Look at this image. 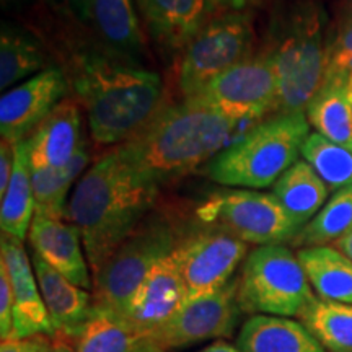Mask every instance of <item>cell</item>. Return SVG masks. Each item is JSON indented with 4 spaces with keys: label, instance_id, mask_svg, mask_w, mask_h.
Instances as JSON below:
<instances>
[{
    "label": "cell",
    "instance_id": "16",
    "mask_svg": "<svg viewBox=\"0 0 352 352\" xmlns=\"http://www.w3.org/2000/svg\"><path fill=\"white\" fill-rule=\"evenodd\" d=\"M188 289L173 254L162 258L132 294L124 315L151 336L182 310Z\"/></svg>",
    "mask_w": 352,
    "mask_h": 352
},
{
    "label": "cell",
    "instance_id": "23",
    "mask_svg": "<svg viewBox=\"0 0 352 352\" xmlns=\"http://www.w3.org/2000/svg\"><path fill=\"white\" fill-rule=\"evenodd\" d=\"M91 23L109 52L135 63L144 51L132 0H91Z\"/></svg>",
    "mask_w": 352,
    "mask_h": 352
},
{
    "label": "cell",
    "instance_id": "31",
    "mask_svg": "<svg viewBox=\"0 0 352 352\" xmlns=\"http://www.w3.org/2000/svg\"><path fill=\"white\" fill-rule=\"evenodd\" d=\"M352 230V186L340 189L329 197L316 217L298 232L294 246H321L336 241Z\"/></svg>",
    "mask_w": 352,
    "mask_h": 352
},
{
    "label": "cell",
    "instance_id": "37",
    "mask_svg": "<svg viewBox=\"0 0 352 352\" xmlns=\"http://www.w3.org/2000/svg\"><path fill=\"white\" fill-rule=\"evenodd\" d=\"M331 246H334L338 252H341L346 258H349L352 261V230L347 232L346 235L340 236L336 241H333Z\"/></svg>",
    "mask_w": 352,
    "mask_h": 352
},
{
    "label": "cell",
    "instance_id": "19",
    "mask_svg": "<svg viewBox=\"0 0 352 352\" xmlns=\"http://www.w3.org/2000/svg\"><path fill=\"white\" fill-rule=\"evenodd\" d=\"M32 263L56 334L77 340L90 316L94 294L70 283L38 254L33 253Z\"/></svg>",
    "mask_w": 352,
    "mask_h": 352
},
{
    "label": "cell",
    "instance_id": "1",
    "mask_svg": "<svg viewBox=\"0 0 352 352\" xmlns=\"http://www.w3.org/2000/svg\"><path fill=\"white\" fill-rule=\"evenodd\" d=\"M65 76L100 147H118L138 138L166 108L160 76L113 52L78 50Z\"/></svg>",
    "mask_w": 352,
    "mask_h": 352
},
{
    "label": "cell",
    "instance_id": "2",
    "mask_svg": "<svg viewBox=\"0 0 352 352\" xmlns=\"http://www.w3.org/2000/svg\"><path fill=\"white\" fill-rule=\"evenodd\" d=\"M157 184L135 170L118 147L101 155L80 176L67 204V220L82 235L91 274L147 217Z\"/></svg>",
    "mask_w": 352,
    "mask_h": 352
},
{
    "label": "cell",
    "instance_id": "3",
    "mask_svg": "<svg viewBox=\"0 0 352 352\" xmlns=\"http://www.w3.org/2000/svg\"><path fill=\"white\" fill-rule=\"evenodd\" d=\"M239 124L192 101L166 107L118 151L148 179L162 184L210 162L230 142Z\"/></svg>",
    "mask_w": 352,
    "mask_h": 352
},
{
    "label": "cell",
    "instance_id": "7",
    "mask_svg": "<svg viewBox=\"0 0 352 352\" xmlns=\"http://www.w3.org/2000/svg\"><path fill=\"white\" fill-rule=\"evenodd\" d=\"M179 241L168 220L144 219L94 276V305L124 315L132 294L162 258L173 253Z\"/></svg>",
    "mask_w": 352,
    "mask_h": 352
},
{
    "label": "cell",
    "instance_id": "35",
    "mask_svg": "<svg viewBox=\"0 0 352 352\" xmlns=\"http://www.w3.org/2000/svg\"><path fill=\"white\" fill-rule=\"evenodd\" d=\"M16 144L7 139H2V142H0V199L6 196L13 175V168H15Z\"/></svg>",
    "mask_w": 352,
    "mask_h": 352
},
{
    "label": "cell",
    "instance_id": "29",
    "mask_svg": "<svg viewBox=\"0 0 352 352\" xmlns=\"http://www.w3.org/2000/svg\"><path fill=\"white\" fill-rule=\"evenodd\" d=\"M298 320L328 352H352V305L316 297Z\"/></svg>",
    "mask_w": 352,
    "mask_h": 352
},
{
    "label": "cell",
    "instance_id": "33",
    "mask_svg": "<svg viewBox=\"0 0 352 352\" xmlns=\"http://www.w3.org/2000/svg\"><path fill=\"white\" fill-rule=\"evenodd\" d=\"M13 329V290L6 263L0 259V336L8 340Z\"/></svg>",
    "mask_w": 352,
    "mask_h": 352
},
{
    "label": "cell",
    "instance_id": "15",
    "mask_svg": "<svg viewBox=\"0 0 352 352\" xmlns=\"http://www.w3.org/2000/svg\"><path fill=\"white\" fill-rule=\"evenodd\" d=\"M153 41L162 50L183 52L209 21L232 7V0H138Z\"/></svg>",
    "mask_w": 352,
    "mask_h": 352
},
{
    "label": "cell",
    "instance_id": "8",
    "mask_svg": "<svg viewBox=\"0 0 352 352\" xmlns=\"http://www.w3.org/2000/svg\"><path fill=\"white\" fill-rule=\"evenodd\" d=\"M253 38L252 16L245 12H223L209 21L182 52L178 85L184 100L248 59Z\"/></svg>",
    "mask_w": 352,
    "mask_h": 352
},
{
    "label": "cell",
    "instance_id": "30",
    "mask_svg": "<svg viewBox=\"0 0 352 352\" xmlns=\"http://www.w3.org/2000/svg\"><path fill=\"white\" fill-rule=\"evenodd\" d=\"M302 157L314 166L329 191L352 186V144L333 142L311 132L302 147Z\"/></svg>",
    "mask_w": 352,
    "mask_h": 352
},
{
    "label": "cell",
    "instance_id": "4",
    "mask_svg": "<svg viewBox=\"0 0 352 352\" xmlns=\"http://www.w3.org/2000/svg\"><path fill=\"white\" fill-rule=\"evenodd\" d=\"M327 13L302 0L276 20L270 56L277 80V113H305L327 74Z\"/></svg>",
    "mask_w": 352,
    "mask_h": 352
},
{
    "label": "cell",
    "instance_id": "27",
    "mask_svg": "<svg viewBox=\"0 0 352 352\" xmlns=\"http://www.w3.org/2000/svg\"><path fill=\"white\" fill-rule=\"evenodd\" d=\"M0 228L3 235L20 241L28 239L36 204H34L32 166H30L28 145L26 140L16 144L15 168L8 184L6 196L0 199Z\"/></svg>",
    "mask_w": 352,
    "mask_h": 352
},
{
    "label": "cell",
    "instance_id": "34",
    "mask_svg": "<svg viewBox=\"0 0 352 352\" xmlns=\"http://www.w3.org/2000/svg\"><path fill=\"white\" fill-rule=\"evenodd\" d=\"M54 340L44 334L23 338V340H3L0 352H51Z\"/></svg>",
    "mask_w": 352,
    "mask_h": 352
},
{
    "label": "cell",
    "instance_id": "40",
    "mask_svg": "<svg viewBox=\"0 0 352 352\" xmlns=\"http://www.w3.org/2000/svg\"><path fill=\"white\" fill-rule=\"evenodd\" d=\"M51 352H76V349H72V347L64 341H54V346H52Z\"/></svg>",
    "mask_w": 352,
    "mask_h": 352
},
{
    "label": "cell",
    "instance_id": "21",
    "mask_svg": "<svg viewBox=\"0 0 352 352\" xmlns=\"http://www.w3.org/2000/svg\"><path fill=\"white\" fill-rule=\"evenodd\" d=\"M240 352H328L300 321L253 315L236 340Z\"/></svg>",
    "mask_w": 352,
    "mask_h": 352
},
{
    "label": "cell",
    "instance_id": "42",
    "mask_svg": "<svg viewBox=\"0 0 352 352\" xmlns=\"http://www.w3.org/2000/svg\"><path fill=\"white\" fill-rule=\"evenodd\" d=\"M248 0H232V7L233 8H241Z\"/></svg>",
    "mask_w": 352,
    "mask_h": 352
},
{
    "label": "cell",
    "instance_id": "26",
    "mask_svg": "<svg viewBox=\"0 0 352 352\" xmlns=\"http://www.w3.org/2000/svg\"><path fill=\"white\" fill-rule=\"evenodd\" d=\"M90 145L83 140L76 157L63 168H32L36 214L52 219H67L69 191L90 166Z\"/></svg>",
    "mask_w": 352,
    "mask_h": 352
},
{
    "label": "cell",
    "instance_id": "32",
    "mask_svg": "<svg viewBox=\"0 0 352 352\" xmlns=\"http://www.w3.org/2000/svg\"><path fill=\"white\" fill-rule=\"evenodd\" d=\"M327 70L352 74V19L346 20L328 39Z\"/></svg>",
    "mask_w": 352,
    "mask_h": 352
},
{
    "label": "cell",
    "instance_id": "17",
    "mask_svg": "<svg viewBox=\"0 0 352 352\" xmlns=\"http://www.w3.org/2000/svg\"><path fill=\"white\" fill-rule=\"evenodd\" d=\"M28 241L33 253L78 287L94 290L85 248L78 228L67 219L34 214Z\"/></svg>",
    "mask_w": 352,
    "mask_h": 352
},
{
    "label": "cell",
    "instance_id": "39",
    "mask_svg": "<svg viewBox=\"0 0 352 352\" xmlns=\"http://www.w3.org/2000/svg\"><path fill=\"white\" fill-rule=\"evenodd\" d=\"M34 0H2L3 7H25V6H30V3H33Z\"/></svg>",
    "mask_w": 352,
    "mask_h": 352
},
{
    "label": "cell",
    "instance_id": "6",
    "mask_svg": "<svg viewBox=\"0 0 352 352\" xmlns=\"http://www.w3.org/2000/svg\"><path fill=\"white\" fill-rule=\"evenodd\" d=\"M316 298L297 254L284 245L248 253L239 284L241 314L294 318Z\"/></svg>",
    "mask_w": 352,
    "mask_h": 352
},
{
    "label": "cell",
    "instance_id": "22",
    "mask_svg": "<svg viewBox=\"0 0 352 352\" xmlns=\"http://www.w3.org/2000/svg\"><path fill=\"white\" fill-rule=\"evenodd\" d=\"M272 195L302 230L328 202L329 188L308 162L297 160L274 183Z\"/></svg>",
    "mask_w": 352,
    "mask_h": 352
},
{
    "label": "cell",
    "instance_id": "41",
    "mask_svg": "<svg viewBox=\"0 0 352 352\" xmlns=\"http://www.w3.org/2000/svg\"><path fill=\"white\" fill-rule=\"evenodd\" d=\"M138 352H164V351H160V349H158V347H157L155 344H153V342H152L151 340H148L147 344L140 347V349H139Z\"/></svg>",
    "mask_w": 352,
    "mask_h": 352
},
{
    "label": "cell",
    "instance_id": "9",
    "mask_svg": "<svg viewBox=\"0 0 352 352\" xmlns=\"http://www.w3.org/2000/svg\"><path fill=\"white\" fill-rule=\"evenodd\" d=\"M196 215L204 226L227 230L248 245H284L300 232L272 192L254 189L215 192Z\"/></svg>",
    "mask_w": 352,
    "mask_h": 352
},
{
    "label": "cell",
    "instance_id": "38",
    "mask_svg": "<svg viewBox=\"0 0 352 352\" xmlns=\"http://www.w3.org/2000/svg\"><path fill=\"white\" fill-rule=\"evenodd\" d=\"M199 352H240V351L239 347L230 344V342L227 341H215Z\"/></svg>",
    "mask_w": 352,
    "mask_h": 352
},
{
    "label": "cell",
    "instance_id": "24",
    "mask_svg": "<svg viewBox=\"0 0 352 352\" xmlns=\"http://www.w3.org/2000/svg\"><path fill=\"white\" fill-rule=\"evenodd\" d=\"M311 289L323 300L352 305V261L331 245L298 250Z\"/></svg>",
    "mask_w": 352,
    "mask_h": 352
},
{
    "label": "cell",
    "instance_id": "18",
    "mask_svg": "<svg viewBox=\"0 0 352 352\" xmlns=\"http://www.w3.org/2000/svg\"><path fill=\"white\" fill-rule=\"evenodd\" d=\"M82 107L64 98L26 139L32 168H63L83 144Z\"/></svg>",
    "mask_w": 352,
    "mask_h": 352
},
{
    "label": "cell",
    "instance_id": "43",
    "mask_svg": "<svg viewBox=\"0 0 352 352\" xmlns=\"http://www.w3.org/2000/svg\"><path fill=\"white\" fill-rule=\"evenodd\" d=\"M351 19H352V0H351Z\"/></svg>",
    "mask_w": 352,
    "mask_h": 352
},
{
    "label": "cell",
    "instance_id": "13",
    "mask_svg": "<svg viewBox=\"0 0 352 352\" xmlns=\"http://www.w3.org/2000/svg\"><path fill=\"white\" fill-rule=\"evenodd\" d=\"M67 76L54 65L3 91L0 98L2 139L15 144L28 139L52 109L67 98Z\"/></svg>",
    "mask_w": 352,
    "mask_h": 352
},
{
    "label": "cell",
    "instance_id": "14",
    "mask_svg": "<svg viewBox=\"0 0 352 352\" xmlns=\"http://www.w3.org/2000/svg\"><path fill=\"white\" fill-rule=\"evenodd\" d=\"M0 259L6 263L13 290V329L8 340H23L38 334L56 336L23 241L2 233Z\"/></svg>",
    "mask_w": 352,
    "mask_h": 352
},
{
    "label": "cell",
    "instance_id": "11",
    "mask_svg": "<svg viewBox=\"0 0 352 352\" xmlns=\"http://www.w3.org/2000/svg\"><path fill=\"white\" fill-rule=\"evenodd\" d=\"M173 258L188 289V302L209 296L233 279L248 256V243L217 227L201 228L179 239Z\"/></svg>",
    "mask_w": 352,
    "mask_h": 352
},
{
    "label": "cell",
    "instance_id": "12",
    "mask_svg": "<svg viewBox=\"0 0 352 352\" xmlns=\"http://www.w3.org/2000/svg\"><path fill=\"white\" fill-rule=\"evenodd\" d=\"M240 277L209 296L189 300L160 329L148 336L160 351L182 349L217 338L230 336L241 314L239 305Z\"/></svg>",
    "mask_w": 352,
    "mask_h": 352
},
{
    "label": "cell",
    "instance_id": "20",
    "mask_svg": "<svg viewBox=\"0 0 352 352\" xmlns=\"http://www.w3.org/2000/svg\"><path fill=\"white\" fill-rule=\"evenodd\" d=\"M316 132L340 144H352V74L327 70L305 109Z\"/></svg>",
    "mask_w": 352,
    "mask_h": 352
},
{
    "label": "cell",
    "instance_id": "10",
    "mask_svg": "<svg viewBox=\"0 0 352 352\" xmlns=\"http://www.w3.org/2000/svg\"><path fill=\"white\" fill-rule=\"evenodd\" d=\"M277 80L266 52L250 56L243 63L214 78L188 101L222 114L236 124L261 121L277 111Z\"/></svg>",
    "mask_w": 352,
    "mask_h": 352
},
{
    "label": "cell",
    "instance_id": "36",
    "mask_svg": "<svg viewBox=\"0 0 352 352\" xmlns=\"http://www.w3.org/2000/svg\"><path fill=\"white\" fill-rule=\"evenodd\" d=\"M59 13L78 23H91V0H51Z\"/></svg>",
    "mask_w": 352,
    "mask_h": 352
},
{
    "label": "cell",
    "instance_id": "5",
    "mask_svg": "<svg viewBox=\"0 0 352 352\" xmlns=\"http://www.w3.org/2000/svg\"><path fill=\"white\" fill-rule=\"evenodd\" d=\"M310 135L305 113H277L270 120L250 127L233 140L208 165V176L222 186L264 189L277 179L302 155Z\"/></svg>",
    "mask_w": 352,
    "mask_h": 352
},
{
    "label": "cell",
    "instance_id": "25",
    "mask_svg": "<svg viewBox=\"0 0 352 352\" xmlns=\"http://www.w3.org/2000/svg\"><path fill=\"white\" fill-rule=\"evenodd\" d=\"M147 342L148 338L126 315L94 305L76 340V352H138Z\"/></svg>",
    "mask_w": 352,
    "mask_h": 352
},
{
    "label": "cell",
    "instance_id": "28",
    "mask_svg": "<svg viewBox=\"0 0 352 352\" xmlns=\"http://www.w3.org/2000/svg\"><path fill=\"white\" fill-rule=\"evenodd\" d=\"M47 67L46 52L33 34L3 25L0 34V88L7 91Z\"/></svg>",
    "mask_w": 352,
    "mask_h": 352
}]
</instances>
